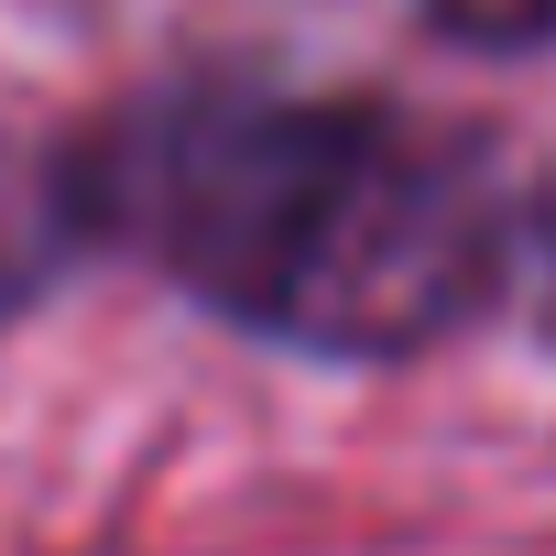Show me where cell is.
I'll return each mask as SVG.
<instances>
[{
	"label": "cell",
	"mask_w": 556,
	"mask_h": 556,
	"mask_svg": "<svg viewBox=\"0 0 556 556\" xmlns=\"http://www.w3.org/2000/svg\"><path fill=\"white\" fill-rule=\"evenodd\" d=\"M77 175L99 240H142L218 317L317 361H404L469 328L523 251L480 142L382 99L186 77L77 142Z\"/></svg>",
	"instance_id": "6da1fadb"
},
{
	"label": "cell",
	"mask_w": 556,
	"mask_h": 556,
	"mask_svg": "<svg viewBox=\"0 0 556 556\" xmlns=\"http://www.w3.org/2000/svg\"><path fill=\"white\" fill-rule=\"evenodd\" d=\"M77 240H99L77 153H55V142H0V317L34 306L55 273L77 262Z\"/></svg>",
	"instance_id": "7a4b0ae2"
},
{
	"label": "cell",
	"mask_w": 556,
	"mask_h": 556,
	"mask_svg": "<svg viewBox=\"0 0 556 556\" xmlns=\"http://www.w3.org/2000/svg\"><path fill=\"white\" fill-rule=\"evenodd\" d=\"M426 12L447 34H469V45H534V34H556V0H426Z\"/></svg>",
	"instance_id": "3957f363"
},
{
	"label": "cell",
	"mask_w": 556,
	"mask_h": 556,
	"mask_svg": "<svg viewBox=\"0 0 556 556\" xmlns=\"http://www.w3.org/2000/svg\"><path fill=\"white\" fill-rule=\"evenodd\" d=\"M513 273H523V295H534V317L556 328V207H545V218H523V251H513Z\"/></svg>",
	"instance_id": "277c9868"
}]
</instances>
